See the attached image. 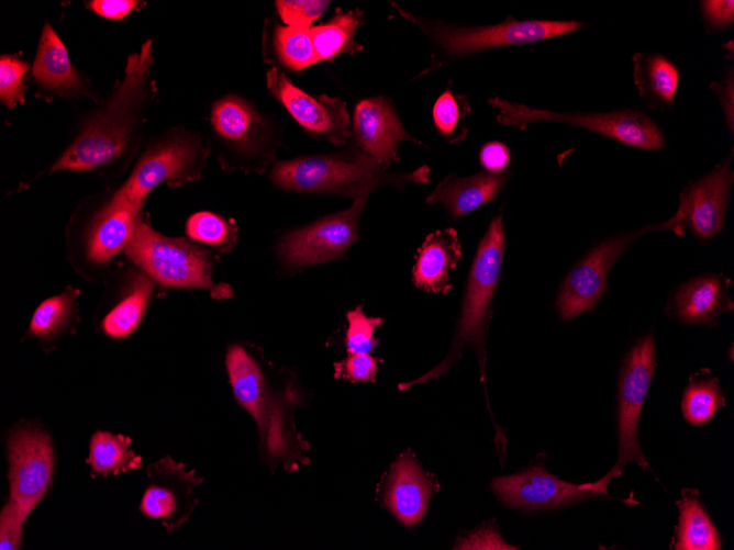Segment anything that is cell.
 I'll return each mask as SVG.
<instances>
[{
  "mask_svg": "<svg viewBox=\"0 0 734 550\" xmlns=\"http://www.w3.org/2000/svg\"><path fill=\"white\" fill-rule=\"evenodd\" d=\"M733 150L729 158L680 193L677 213L685 226L701 240L719 234L725 222L734 173L731 170Z\"/></svg>",
  "mask_w": 734,
  "mask_h": 550,
  "instance_id": "2e32d148",
  "label": "cell"
},
{
  "mask_svg": "<svg viewBox=\"0 0 734 550\" xmlns=\"http://www.w3.org/2000/svg\"><path fill=\"white\" fill-rule=\"evenodd\" d=\"M633 77L638 94L652 110H670L679 83L677 67L664 55L636 53Z\"/></svg>",
  "mask_w": 734,
  "mask_h": 550,
  "instance_id": "603a6c76",
  "label": "cell"
},
{
  "mask_svg": "<svg viewBox=\"0 0 734 550\" xmlns=\"http://www.w3.org/2000/svg\"><path fill=\"white\" fill-rule=\"evenodd\" d=\"M205 155L207 150L191 136L171 137L153 147L140 159L112 200L141 210L149 191L160 182L179 187L187 181L199 179Z\"/></svg>",
  "mask_w": 734,
  "mask_h": 550,
  "instance_id": "8fae6325",
  "label": "cell"
},
{
  "mask_svg": "<svg viewBox=\"0 0 734 550\" xmlns=\"http://www.w3.org/2000/svg\"><path fill=\"white\" fill-rule=\"evenodd\" d=\"M363 22L359 11L337 13L329 22L311 27L316 55L320 60L332 59L342 54H353L362 49L354 35Z\"/></svg>",
  "mask_w": 734,
  "mask_h": 550,
  "instance_id": "4316f807",
  "label": "cell"
},
{
  "mask_svg": "<svg viewBox=\"0 0 734 550\" xmlns=\"http://www.w3.org/2000/svg\"><path fill=\"white\" fill-rule=\"evenodd\" d=\"M353 132L358 147L385 168L398 160L400 142L419 143L405 132L393 106L385 98L365 99L356 105Z\"/></svg>",
  "mask_w": 734,
  "mask_h": 550,
  "instance_id": "e0dca14e",
  "label": "cell"
},
{
  "mask_svg": "<svg viewBox=\"0 0 734 550\" xmlns=\"http://www.w3.org/2000/svg\"><path fill=\"white\" fill-rule=\"evenodd\" d=\"M431 483L415 459L400 456L391 465L383 487L385 507L407 527L419 524L426 513Z\"/></svg>",
  "mask_w": 734,
  "mask_h": 550,
  "instance_id": "ac0fdd59",
  "label": "cell"
},
{
  "mask_svg": "<svg viewBox=\"0 0 734 550\" xmlns=\"http://www.w3.org/2000/svg\"><path fill=\"white\" fill-rule=\"evenodd\" d=\"M722 405L723 396L715 379L690 382L681 403L685 418L693 425L709 422Z\"/></svg>",
  "mask_w": 734,
  "mask_h": 550,
  "instance_id": "1f68e13d",
  "label": "cell"
},
{
  "mask_svg": "<svg viewBox=\"0 0 734 550\" xmlns=\"http://www.w3.org/2000/svg\"><path fill=\"white\" fill-rule=\"evenodd\" d=\"M140 210L111 202L93 220L87 238L88 257L97 263L111 260L129 246L140 221Z\"/></svg>",
  "mask_w": 734,
  "mask_h": 550,
  "instance_id": "44dd1931",
  "label": "cell"
},
{
  "mask_svg": "<svg viewBox=\"0 0 734 550\" xmlns=\"http://www.w3.org/2000/svg\"><path fill=\"white\" fill-rule=\"evenodd\" d=\"M151 41L127 60L125 77L104 110L85 127L80 136L54 164L52 171H84L116 158L126 146L134 110L138 105L152 63Z\"/></svg>",
  "mask_w": 734,
  "mask_h": 550,
  "instance_id": "3957f363",
  "label": "cell"
},
{
  "mask_svg": "<svg viewBox=\"0 0 734 550\" xmlns=\"http://www.w3.org/2000/svg\"><path fill=\"white\" fill-rule=\"evenodd\" d=\"M656 367L655 343L650 335L638 340L624 359L619 380V457L612 470L602 478L609 483L621 470L636 462L643 470L648 463L638 442L641 409Z\"/></svg>",
  "mask_w": 734,
  "mask_h": 550,
  "instance_id": "30bf717a",
  "label": "cell"
},
{
  "mask_svg": "<svg viewBox=\"0 0 734 550\" xmlns=\"http://www.w3.org/2000/svg\"><path fill=\"white\" fill-rule=\"evenodd\" d=\"M488 103L498 109L497 121L499 123L521 130L525 128L529 123L538 121L560 122L583 127L619 143L645 150H656L665 145L664 134L658 125L637 110L559 113L532 109L501 98H490Z\"/></svg>",
  "mask_w": 734,
  "mask_h": 550,
  "instance_id": "8992f818",
  "label": "cell"
},
{
  "mask_svg": "<svg viewBox=\"0 0 734 550\" xmlns=\"http://www.w3.org/2000/svg\"><path fill=\"white\" fill-rule=\"evenodd\" d=\"M722 282L718 276L698 277L682 284L675 295V312L690 324L705 323L725 307Z\"/></svg>",
  "mask_w": 734,
  "mask_h": 550,
  "instance_id": "d4e9b609",
  "label": "cell"
},
{
  "mask_svg": "<svg viewBox=\"0 0 734 550\" xmlns=\"http://www.w3.org/2000/svg\"><path fill=\"white\" fill-rule=\"evenodd\" d=\"M78 294V290L68 288L63 293L43 301L32 316L29 335L41 341H51L59 337L74 319Z\"/></svg>",
  "mask_w": 734,
  "mask_h": 550,
  "instance_id": "f546056e",
  "label": "cell"
},
{
  "mask_svg": "<svg viewBox=\"0 0 734 550\" xmlns=\"http://www.w3.org/2000/svg\"><path fill=\"white\" fill-rule=\"evenodd\" d=\"M132 440L121 434L97 430L89 442L87 463L92 478L118 475L143 467L142 458L130 449Z\"/></svg>",
  "mask_w": 734,
  "mask_h": 550,
  "instance_id": "484cf974",
  "label": "cell"
},
{
  "mask_svg": "<svg viewBox=\"0 0 734 550\" xmlns=\"http://www.w3.org/2000/svg\"><path fill=\"white\" fill-rule=\"evenodd\" d=\"M366 203L367 197L357 198L347 210L286 234L277 247L281 263L299 269L344 258L358 238V221Z\"/></svg>",
  "mask_w": 734,
  "mask_h": 550,
  "instance_id": "7c38bea8",
  "label": "cell"
},
{
  "mask_svg": "<svg viewBox=\"0 0 734 550\" xmlns=\"http://www.w3.org/2000/svg\"><path fill=\"white\" fill-rule=\"evenodd\" d=\"M267 87L312 136L323 137L335 145L345 144L352 136L349 115L343 100L325 94L312 97L296 87L277 68L268 70Z\"/></svg>",
  "mask_w": 734,
  "mask_h": 550,
  "instance_id": "9a60e30c",
  "label": "cell"
},
{
  "mask_svg": "<svg viewBox=\"0 0 734 550\" xmlns=\"http://www.w3.org/2000/svg\"><path fill=\"white\" fill-rule=\"evenodd\" d=\"M683 228L685 225L676 213L666 222L655 223L600 243L565 278L556 301L560 318L572 319L597 305L605 289L609 271L636 238L649 232L664 229L682 235Z\"/></svg>",
  "mask_w": 734,
  "mask_h": 550,
  "instance_id": "9c48e42d",
  "label": "cell"
},
{
  "mask_svg": "<svg viewBox=\"0 0 734 550\" xmlns=\"http://www.w3.org/2000/svg\"><path fill=\"white\" fill-rule=\"evenodd\" d=\"M329 3V1L314 0H280L276 2V5L281 20L287 26L308 27L310 23L323 14Z\"/></svg>",
  "mask_w": 734,
  "mask_h": 550,
  "instance_id": "8d00e7d4",
  "label": "cell"
},
{
  "mask_svg": "<svg viewBox=\"0 0 734 550\" xmlns=\"http://www.w3.org/2000/svg\"><path fill=\"white\" fill-rule=\"evenodd\" d=\"M29 65L15 56L0 58V99L9 108L24 101V76Z\"/></svg>",
  "mask_w": 734,
  "mask_h": 550,
  "instance_id": "d590c367",
  "label": "cell"
},
{
  "mask_svg": "<svg viewBox=\"0 0 734 550\" xmlns=\"http://www.w3.org/2000/svg\"><path fill=\"white\" fill-rule=\"evenodd\" d=\"M153 289L154 281L147 274H134L121 299L103 316L102 332L114 339L130 336L146 312Z\"/></svg>",
  "mask_w": 734,
  "mask_h": 550,
  "instance_id": "cb8c5ba5",
  "label": "cell"
},
{
  "mask_svg": "<svg viewBox=\"0 0 734 550\" xmlns=\"http://www.w3.org/2000/svg\"><path fill=\"white\" fill-rule=\"evenodd\" d=\"M136 4V1L129 0H96L89 7L104 18L118 20L127 15Z\"/></svg>",
  "mask_w": 734,
  "mask_h": 550,
  "instance_id": "b9f144b4",
  "label": "cell"
},
{
  "mask_svg": "<svg viewBox=\"0 0 734 550\" xmlns=\"http://www.w3.org/2000/svg\"><path fill=\"white\" fill-rule=\"evenodd\" d=\"M701 13L708 30L720 31L729 29L734 21V2L710 0L700 2Z\"/></svg>",
  "mask_w": 734,
  "mask_h": 550,
  "instance_id": "ab89813d",
  "label": "cell"
},
{
  "mask_svg": "<svg viewBox=\"0 0 734 550\" xmlns=\"http://www.w3.org/2000/svg\"><path fill=\"white\" fill-rule=\"evenodd\" d=\"M186 231L190 238L220 249L231 248L236 240V227L222 216L199 212L189 217Z\"/></svg>",
  "mask_w": 734,
  "mask_h": 550,
  "instance_id": "836d02e7",
  "label": "cell"
},
{
  "mask_svg": "<svg viewBox=\"0 0 734 550\" xmlns=\"http://www.w3.org/2000/svg\"><path fill=\"white\" fill-rule=\"evenodd\" d=\"M275 47L281 63L302 70L320 61L311 33V27L279 26L275 33Z\"/></svg>",
  "mask_w": 734,
  "mask_h": 550,
  "instance_id": "4dcf8cb0",
  "label": "cell"
},
{
  "mask_svg": "<svg viewBox=\"0 0 734 550\" xmlns=\"http://www.w3.org/2000/svg\"><path fill=\"white\" fill-rule=\"evenodd\" d=\"M25 519H23L15 509L5 503L0 513V549H19Z\"/></svg>",
  "mask_w": 734,
  "mask_h": 550,
  "instance_id": "f35d334b",
  "label": "cell"
},
{
  "mask_svg": "<svg viewBox=\"0 0 734 550\" xmlns=\"http://www.w3.org/2000/svg\"><path fill=\"white\" fill-rule=\"evenodd\" d=\"M347 329L345 348L348 355L370 353L378 345L375 330L383 322L381 317H368L362 306H357L346 314Z\"/></svg>",
  "mask_w": 734,
  "mask_h": 550,
  "instance_id": "e575fe53",
  "label": "cell"
},
{
  "mask_svg": "<svg viewBox=\"0 0 734 550\" xmlns=\"http://www.w3.org/2000/svg\"><path fill=\"white\" fill-rule=\"evenodd\" d=\"M225 367L235 400L256 424L262 458L271 471L294 472L308 464L310 446L294 422L304 394L293 375L270 370L240 344L227 348Z\"/></svg>",
  "mask_w": 734,
  "mask_h": 550,
  "instance_id": "6da1fadb",
  "label": "cell"
},
{
  "mask_svg": "<svg viewBox=\"0 0 734 550\" xmlns=\"http://www.w3.org/2000/svg\"><path fill=\"white\" fill-rule=\"evenodd\" d=\"M33 77L43 88L64 96L84 92V86L70 64L65 45L48 24H45L41 35Z\"/></svg>",
  "mask_w": 734,
  "mask_h": 550,
  "instance_id": "7402d4cb",
  "label": "cell"
},
{
  "mask_svg": "<svg viewBox=\"0 0 734 550\" xmlns=\"http://www.w3.org/2000/svg\"><path fill=\"white\" fill-rule=\"evenodd\" d=\"M9 498L26 520L49 490L55 470L54 448L42 426L21 420L7 438Z\"/></svg>",
  "mask_w": 734,
  "mask_h": 550,
  "instance_id": "ba28073f",
  "label": "cell"
},
{
  "mask_svg": "<svg viewBox=\"0 0 734 550\" xmlns=\"http://www.w3.org/2000/svg\"><path fill=\"white\" fill-rule=\"evenodd\" d=\"M680 510L678 540L675 549L678 550H716L721 542L719 534L703 509L699 500L685 496L678 503Z\"/></svg>",
  "mask_w": 734,
  "mask_h": 550,
  "instance_id": "f1b7e54d",
  "label": "cell"
},
{
  "mask_svg": "<svg viewBox=\"0 0 734 550\" xmlns=\"http://www.w3.org/2000/svg\"><path fill=\"white\" fill-rule=\"evenodd\" d=\"M430 172L427 166L413 172H388L358 147L351 151L279 161L274 166L270 179L277 188L287 191L357 199L385 184L403 189L408 183H426Z\"/></svg>",
  "mask_w": 734,
  "mask_h": 550,
  "instance_id": "7a4b0ae2",
  "label": "cell"
},
{
  "mask_svg": "<svg viewBox=\"0 0 734 550\" xmlns=\"http://www.w3.org/2000/svg\"><path fill=\"white\" fill-rule=\"evenodd\" d=\"M479 159L488 172H502L509 165L510 153L503 143L489 142L481 147Z\"/></svg>",
  "mask_w": 734,
  "mask_h": 550,
  "instance_id": "60d3db41",
  "label": "cell"
},
{
  "mask_svg": "<svg viewBox=\"0 0 734 550\" xmlns=\"http://www.w3.org/2000/svg\"><path fill=\"white\" fill-rule=\"evenodd\" d=\"M211 122L220 136L238 145L249 142L263 124L256 112L244 100L233 96L214 104Z\"/></svg>",
  "mask_w": 734,
  "mask_h": 550,
  "instance_id": "83f0119b",
  "label": "cell"
},
{
  "mask_svg": "<svg viewBox=\"0 0 734 550\" xmlns=\"http://www.w3.org/2000/svg\"><path fill=\"white\" fill-rule=\"evenodd\" d=\"M146 486L140 503L141 513L162 523L167 531L179 529L199 504L194 489L203 478L186 464L166 456L146 469Z\"/></svg>",
  "mask_w": 734,
  "mask_h": 550,
  "instance_id": "4fadbf2b",
  "label": "cell"
},
{
  "mask_svg": "<svg viewBox=\"0 0 734 550\" xmlns=\"http://www.w3.org/2000/svg\"><path fill=\"white\" fill-rule=\"evenodd\" d=\"M413 20L435 42L442 55L449 58L545 41L574 33L586 25L579 21H520L512 18L487 26H455L443 22Z\"/></svg>",
  "mask_w": 734,
  "mask_h": 550,
  "instance_id": "52a82bcc",
  "label": "cell"
},
{
  "mask_svg": "<svg viewBox=\"0 0 734 550\" xmlns=\"http://www.w3.org/2000/svg\"><path fill=\"white\" fill-rule=\"evenodd\" d=\"M509 179V172H479L469 177L451 175L429 194V204H441L458 218L492 201Z\"/></svg>",
  "mask_w": 734,
  "mask_h": 550,
  "instance_id": "ffe728a7",
  "label": "cell"
},
{
  "mask_svg": "<svg viewBox=\"0 0 734 550\" xmlns=\"http://www.w3.org/2000/svg\"><path fill=\"white\" fill-rule=\"evenodd\" d=\"M716 87L711 85V88L714 89V91L720 96L722 106L725 112L726 121H729V126L731 128V132L733 133V75L732 72L727 77H725V80L722 81L721 83H714Z\"/></svg>",
  "mask_w": 734,
  "mask_h": 550,
  "instance_id": "7bdbcfd3",
  "label": "cell"
},
{
  "mask_svg": "<svg viewBox=\"0 0 734 550\" xmlns=\"http://www.w3.org/2000/svg\"><path fill=\"white\" fill-rule=\"evenodd\" d=\"M601 479L592 483L574 484L535 465L516 474L496 478L491 487L504 505L526 510L555 508L580 502L596 494H607Z\"/></svg>",
  "mask_w": 734,
  "mask_h": 550,
  "instance_id": "5bb4252c",
  "label": "cell"
},
{
  "mask_svg": "<svg viewBox=\"0 0 734 550\" xmlns=\"http://www.w3.org/2000/svg\"><path fill=\"white\" fill-rule=\"evenodd\" d=\"M505 248L504 229L502 216H494L481 238L474 261L471 263L457 329L452 343L451 350L440 364L430 370L421 378L407 383H401V391L411 385L423 383L431 378L446 374L467 346L474 347L479 353L481 373L485 366V322L487 313L500 279L503 254Z\"/></svg>",
  "mask_w": 734,
  "mask_h": 550,
  "instance_id": "277c9868",
  "label": "cell"
},
{
  "mask_svg": "<svg viewBox=\"0 0 734 550\" xmlns=\"http://www.w3.org/2000/svg\"><path fill=\"white\" fill-rule=\"evenodd\" d=\"M470 111L471 108L465 97L454 94L449 90L445 91L433 108L436 128L451 143L463 141L467 134L464 120Z\"/></svg>",
  "mask_w": 734,
  "mask_h": 550,
  "instance_id": "d6a6232c",
  "label": "cell"
},
{
  "mask_svg": "<svg viewBox=\"0 0 734 550\" xmlns=\"http://www.w3.org/2000/svg\"><path fill=\"white\" fill-rule=\"evenodd\" d=\"M381 361L369 353L348 355L334 363V377L349 382H374Z\"/></svg>",
  "mask_w": 734,
  "mask_h": 550,
  "instance_id": "74e56055",
  "label": "cell"
},
{
  "mask_svg": "<svg viewBox=\"0 0 734 550\" xmlns=\"http://www.w3.org/2000/svg\"><path fill=\"white\" fill-rule=\"evenodd\" d=\"M125 255L164 288L204 289L218 300L232 295L229 284L212 280L210 252L187 239L164 236L141 220Z\"/></svg>",
  "mask_w": 734,
  "mask_h": 550,
  "instance_id": "5b68a950",
  "label": "cell"
},
{
  "mask_svg": "<svg viewBox=\"0 0 734 550\" xmlns=\"http://www.w3.org/2000/svg\"><path fill=\"white\" fill-rule=\"evenodd\" d=\"M461 258V246L456 229L449 227L426 236L418 249L412 269V282L429 293L446 294L451 288L449 270Z\"/></svg>",
  "mask_w": 734,
  "mask_h": 550,
  "instance_id": "d6986e66",
  "label": "cell"
}]
</instances>
